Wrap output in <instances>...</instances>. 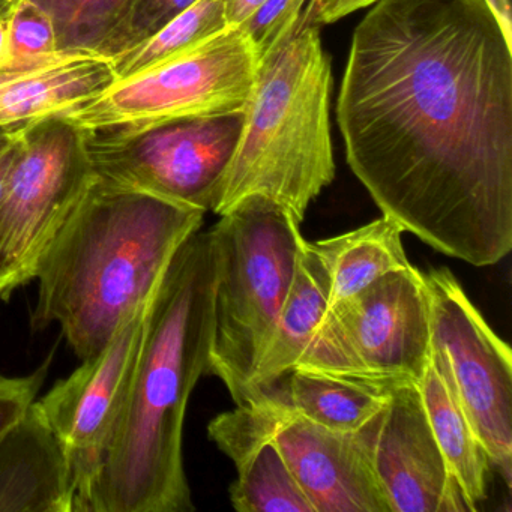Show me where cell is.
Masks as SVG:
<instances>
[{
  "label": "cell",
  "mask_w": 512,
  "mask_h": 512,
  "mask_svg": "<svg viewBox=\"0 0 512 512\" xmlns=\"http://www.w3.org/2000/svg\"><path fill=\"white\" fill-rule=\"evenodd\" d=\"M337 103L347 163L385 217L490 266L512 248V44L482 0H377Z\"/></svg>",
  "instance_id": "obj_1"
},
{
  "label": "cell",
  "mask_w": 512,
  "mask_h": 512,
  "mask_svg": "<svg viewBox=\"0 0 512 512\" xmlns=\"http://www.w3.org/2000/svg\"><path fill=\"white\" fill-rule=\"evenodd\" d=\"M215 265L209 232L176 251L155 287L133 382L79 512H191L185 412L208 371Z\"/></svg>",
  "instance_id": "obj_2"
},
{
  "label": "cell",
  "mask_w": 512,
  "mask_h": 512,
  "mask_svg": "<svg viewBox=\"0 0 512 512\" xmlns=\"http://www.w3.org/2000/svg\"><path fill=\"white\" fill-rule=\"evenodd\" d=\"M206 212L143 191L94 182L40 260L32 326H61L80 359L100 352L151 299Z\"/></svg>",
  "instance_id": "obj_3"
},
{
  "label": "cell",
  "mask_w": 512,
  "mask_h": 512,
  "mask_svg": "<svg viewBox=\"0 0 512 512\" xmlns=\"http://www.w3.org/2000/svg\"><path fill=\"white\" fill-rule=\"evenodd\" d=\"M331 86V62L308 0L295 31L257 68L214 214L259 194L304 221L308 206L334 181Z\"/></svg>",
  "instance_id": "obj_4"
},
{
  "label": "cell",
  "mask_w": 512,
  "mask_h": 512,
  "mask_svg": "<svg viewBox=\"0 0 512 512\" xmlns=\"http://www.w3.org/2000/svg\"><path fill=\"white\" fill-rule=\"evenodd\" d=\"M220 217L209 230L214 338L206 374L217 376L242 406L292 289L305 239L289 209L259 194Z\"/></svg>",
  "instance_id": "obj_5"
},
{
  "label": "cell",
  "mask_w": 512,
  "mask_h": 512,
  "mask_svg": "<svg viewBox=\"0 0 512 512\" xmlns=\"http://www.w3.org/2000/svg\"><path fill=\"white\" fill-rule=\"evenodd\" d=\"M257 68L245 35L229 28L181 55L116 79L64 118L83 133H104L241 113L250 100Z\"/></svg>",
  "instance_id": "obj_6"
},
{
  "label": "cell",
  "mask_w": 512,
  "mask_h": 512,
  "mask_svg": "<svg viewBox=\"0 0 512 512\" xmlns=\"http://www.w3.org/2000/svg\"><path fill=\"white\" fill-rule=\"evenodd\" d=\"M94 179L85 134L64 116L23 128L0 199V299L34 280Z\"/></svg>",
  "instance_id": "obj_7"
},
{
  "label": "cell",
  "mask_w": 512,
  "mask_h": 512,
  "mask_svg": "<svg viewBox=\"0 0 512 512\" xmlns=\"http://www.w3.org/2000/svg\"><path fill=\"white\" fill-rule=\"evenodd\" d=\"M370 424L331 430L259 398L212 419L208 434L229 458L262 440L274 443L316 512H392L371 463Z\"/></svg>",
  "instance_id": "obj_8"
},
{
  "label": "cell",
  "mask_w": 512,
  "mask_h": 512,
  "mask_svg": "<svg viewBox=\"0 0 512 512\" xmlns=\"http://www.w3.org/2000/svg\"><path fill=\"white\" fill-rule=\"evenodd\" d=\"M242 121L244 112L83 134L92 170L103 181L214 212Z\"/></svg>",
  "instance_id": "obj_9"
},
{
  "label": "cell",
  "mask_w": 512,
  "mask_h": 512,
  "mask_svg": "<svg viewBox=\"0 0 512 512\" xmlns=\"http://www.w3.org/2000/svg\"><path fill=\"white\" fill-rule=\"evenodd\" d=\"M431 349L445 364L455 395L488 460L511 485L512 355L448 268L425 272Z\"/></svg>",
  "instance_id": "obj_10"
},
{
  "label": "cell",
  "mask_w": 512,
  "mask_h": 512,
  "mask_svg": "<svg viewBox=\"0 0 512 512\" xmlns=\"http://www.w3.org/2000/svg\"><path fill=\"white\" fill-rule=\"evenodd\" d=\"M341 350L358 379L380 385L418 383L430 359V304L415 266L389 272L329 308Z\"/></svg>",
  "instance_id": "obj_11"
},
{
  "label": "cell",
  "mask_w": 512,
  "mask_h": 512,
  "mask_svg": "<svg viewBox=\"0 0 512 512\" xmlns=\"http://www.w3.org/2000/svg\"><path fill=\"white\" fill-rule=\"evenodd\" d=\"M149 302L151 299L124 320L100 352L83 359L70 376L59 380L40 400L37 398V406L73 464L76 512L127 401L142 349Z\"/></svg>",
  "instance_id": "obj_12"
},
{
  "label": "cell",
  "mask_w": 512,
  "mask_h": 512,
  "mask_svg": "<svg viewBox=\"0 0 512 512\" xmlns=\"http://www.w3.org/2000/svg\"><path fill=\"white\" fill-rule=\"evenodd\" d=\"M371 463L392 512H469L434 439L418 383L394 386L370 424Z\"/></svg>",
  "instance_id": "obj_13"
},
{
  "label": "cell",
  "mask_w": 512,
  "mask_h": 512,
  "mask_svg": "<svg viewBox=\"0 0 512 512\" xmlns=\"http://www.w3.org/2000/svg\"><path fill=\"white\" fill-rule=\"evenodd\" d=\"M116 80L107 56L59 50L49 58L0 68V128L67 116Z\"/></svg>",
  "instance_id": "obj_14"
},
{
  "label": "cell",
  "mask_w": 512,
  "mask_h": 512,
  "mask_svg": "<svg viewBox=\"0 0 512 512\" xmlns=\"http://www.w3.org/2000/svg\"><path fill=\"white\" fill-rule=\"evenodd\" d=\"M67 449L37 401L0 439V512H76Z\"/></svg>",
  "instance_id": "obj_15"
},
{
  "label": "cell",
  "mask_w": 512,
  "mask_h": 512,
  "mask_svg": "<svg viewBox=\"0 0 512 512\" xmlns=\"http://www.w3.org/2000/svg\"><path fill=\"white\" fill-rule=\"evenodd\" d=\"M328 313V278L310 242L305 241L295 281L274 334L251 377L245 404L265 394L301 364L325 326Z\"/></svg>",
  "instance_id": "obj_16"
},
{
  "label": "cell",
  "mask_w": 512,
  "mask_h": 512,
  "mask_svg": "<svg viewBox=\"0 0 512 512\" xmlns=\"http://www.w3.org/2000/svg\"><path fill=\"white\" fill-rule=\"evenodd\" d=\"M392 388L358 377L296 367L259 398L278 401L331 430L359 431L385 409Z\"/></svg>",
  "instance_id": "obj_17"
},
{
  "label": "cell",
  "mask_w": 512,
  "mask_h": 512,
  "mask_svg": "<svg viewBox=\"0 0 512 512\" xmlns=\"http://www.w3.org/2000/svg\"><path fill=\"white\" fill-rule=\"evenodd\" d=\"M418 388L449 472L460 487L469 512L478 511L487 497L490 460L455 395L445 364L433 349Z\"/></svg>",
  "instance_id": "obj_18"
},
{
  "label": "cell",
  "mask_w": 512,
  "mask_h": 512,
  "mask_svg": "<svg viewBox=\"0 0 512 512\" xmlns=\"http://www.w3.org/2000/svg\"><path fill=\"white\" fill-rule=\"evenodd\" d=\"M404 229L383 215L359 229L310 242L328 278L329 308L367 289L389 272L409 268Z\"/></svg>",
  "instance_id": "obj_19"
},
{
  "label": "cell",
  "mask_w": 512,
  "mask_h": 512,
  "mask_svg": "<svg viewBox=\"0 0 512 512\" xmlns=\"http://www.w3.org/2000/svg\"><path fill=\"white\" fill-rule=\"evenodd\" d=\"M230 460L238 470L230 487L236 511L316 512L274 443H253Z\"/></svg>",
  "instance_id": "obj_20"
},
{
  "label": "cell",
  "mask_w": 512,
  "mask_h": 512,
  "mask_svg": "<svg viewBox=\"0 0 512 512\" xmlns=\"http://www.w3.org/2000/svg\"><path fill=\"white\" fill-rule=\"evenodd\" d=\"M229 29L224 0H197L151 37L112 59L116 79H124L158 62L181 55Z\"/></svg>",
  "instance_id": "obj_21"
},
{
  "label": "cell",
  "mask_w": 512,
  "mask_h": 512,
  "mask_svg": "<svg viewBox=\"0 0 512 512\" xmlns=\"http://www.w3.org/2000/svg\"><path fill=\"white\" fill-rule=\"evenodd\" d=\"M55 23L59 50L103 55L133 0H32Z\"/></svg>",
  "instance_id": "obj_22"
},
{
  "label": "cell",
  "mask_w": 512,
  "mask_h": 512,
  "mask_svg": "<svg viewBox=\"0 0 512 512\" xmlns=\"http://www.w3.org/2000/svg\"><path fill=\"white\" fill-rule=\"evenodd\" d=\"M59 52L52 17L32 0H14L8 26V62L28 64Z\"/></svg>",
  "instance_id": "obj_23"
},
{
  "label": "cell",
  "mask_w": 512,
  "mask_h": 512,
  "mask_svg": "<svg viewBox=\"0 0 512 512\" xmlns=\"http://www.w3.org/2000/svg\"><path fill=\"white\" fill-rule=\"evenodd\" d=\"M307 4L308 0H263L236 28L253 47L259 64L295 31Z\"/></svg>",
  "instance_id": "obj_24"
},
{
  "label": "cell",
  "mask_w": 512,
  "mask_h": 512,
  "mask_svg": "<svg viewBox=\"0 0 512 512\" xmlns=\"http://www.w3.org/2000/svg\"><path fill=\"white\" fill-rule=\"evenodd\" d=\"M197 0H133L124 22L107 44L104 56L115 59L151 37Z\"/></svg>",
  "instance_id": "obj_25"
},
{
  "label": "cell",
  "mask_w": 512,
  "mask_h": 512,
  "mask_svg": "<svg viewBox=\"0 0 512 512\" xmlns=\"http://www.w3.org/2000/svg\"><path fill=\"white\" fill-rule=\"evenodd\" d=\"M47 362L29 376L0 374V439L35 403L47 376Z\"/></svg>",
  "instance_id": "obj_26"
},
{
  "label": "cell",
  "mask_w": 512,
  "mask_h": 512,
  "mask_svg": "<svg viewBox=\"0 0 512 512\" xmlns=\"http://www.w3.org/2000/svg\"><path fill=\"white\" fill-rule=\"evenodd\" d=\"M376 2L377 0H310L313 20L319 26L337 22Z\"/></svg>",
  "instance_id": "obj_27"
},
{
  "label": "cell",
  "mask_w": 512,
  "mask_h": 512,
  "mask_svg": "<svg viewBox=\"0 0 512 512\" xmlns=\"http://www.w3.org/2000/svg\"><path fill=\"white\" fill-rule=\"evenodd\" d=\"M263 0H224L227 26L239 28Z\"/></svg>",
  "instance_id": "obj_28"
},
{
  "label": "cell",
  "mask_w": 512,
  "mask_h": 512,
  "mask_svg": "<svg viewBox=\"0 0 512 512\" xmlns=\"http://www.w3.org/2000/svg\"><path fill=\"white\" fill-rule=\"evenodd\" d=\"M485 7L493 14L494 20L499 25L503 37L512 44V20H511V7H509V0H482Z\"/></svg>",
  "instance_id": "obj_29"
},
{
  "label": "cell",
  "mask_w": 512,
  "mask_h": 512,
  "mask_svg": "<svg viewBox=\"0 0 512 512\" xmlns=\"http://www.w3.org/2000/svg\"><path fill=\"white\" fill-rule=\"evenodd\" d=\"M14 0H0V68L8 62V26Z\"/></svg>",
  "instance_id": "obj_30"
},
{
  "label": "cell",
  "mask_w": 512,
  "mask_h": 512,
  "mask_svg": "<svg viewBox=\"0 0 512 512\" xmlns=\"http://www.w3.org/2000/svg\"><path fill=\"white\" fill-rule=\"evenodd\" d=\"M20 136H22V134H20ZM19 142L20 137L5 154L0 155V199L4 196L5 188H7L11 169H13L14 161H16L17 151H19Z\"/></svg>",
  "instance_id": "obj_31"
},
{
  "label": "cell",
  "mask_w": 512,
  "mask_h": 512,
  "mask_svg": "<svg viewBox=\"0 0 512 512\" xmlns=\"http://www.w3.org/2000/svg\"><path fill=\"white\" fill-rule=\"evenodd\" d=\"M25 127L0 128V155L5 154L19 139Z\"/></svg>",
  "instance_id": "obj_32"
}]
</instances>
